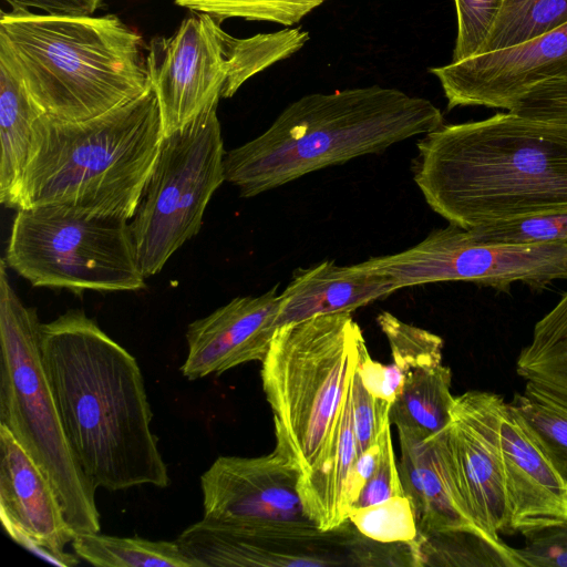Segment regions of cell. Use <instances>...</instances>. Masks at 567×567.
Wrapping results in <instances>:
<instances>
[{"mask_svg": "<svg viewBox=\"0 0 567 567\" xmlns=\"http://www.w3.org/2000/svg\"><path fill=\"white\" fill-rule=\"evenodd\" d=\"M399 433V474L417 525L416 538L470 532L487 536L472 518L447 461L441 431L426 439ZM499 542V540H496Z\"/></svg>", "mask_w": 567, "mask_h": 567, "instance_id": "d6986e66", "label": "cell"}, {"mask_svg": "<svg viewBox=\"0 0 567 567\" xmlns=\"http://www.w3.org/2000/svg\"><path fill=\"white\" fill-rule=\"evenodd\" d=\"M12 10L34 8L51 16H91L104 0H3Z\"/></svg>", "mask_w": 567, "mask_h": 567, "instance_id": "8d00e7d4", "label": "cell"}, {"mask_svg": "<svg viewBox=\"0 0 567 567\" xmlns=\"http://www.w3.org/2000/svg\"><path fill=\"white\" fill-rule=\"evenodd\" d=\"M363 342L350 312L321 315L278 328L261 361L275 436L299 465L300 481L327 462Z\"/></svg>", "mask_w": 567, "mask_h": 567, "instance_id": "8992f818", "label": "cell"}, {"mask_svg": "<svg viewBox=\"0 0 567 567\" xmlns=\"http://www.w3.org/2000/svg\"><path fill=\"white\" fill-rule=\"evenodd\" d=\"M0 60L43 114L85 121L150 89L142 37L117 16L1 11Z\"/></svg>", "mask_w": 567, "mask_h": 567, "instance_id": "277c9868", "label": "cell"}, {"mask_svg": "<svg viewBox=\"0 0 567 567\" xmlns=\"http://www.w3.org/2000/svg\"><path fill=\"white\" fill-rule=\"evenodd\" d=\"M146 62L165 136L221 97H231L257 74L256 40L235 38L215 17L199 12L172 35L152 39Z\"/></svg>", "mask_w": 567, "mask_h": 567, "instance_id": "30bf717a", "label": "cell"}, {"mask_svg": "<svg viewBox=\"0 0 567 567\" xmlns=\"http://www.w3.org/2000/svg\"><path fill=\"white\" fill-rule=\"evenodd\" d=\"M359 264L386 275L398 290L443 281H468L502 292L520 282L542 290L567 279V244L482 243L472 239L466 229L449 224L409 249Z\"/></svg>", "mask_w": 567, "mask_h": 567, "instance_id": "7c38bea8", "label": "cell"}, {"mask_svg": "<svg viewBox=\"0 0 567 567\" xmlns=\"http://www.w3.org/2000/svg\"><path fill=\"white\" fill-rule=\"evenodd\" d=\"M40 350L66 437L92 483L111 492L167 487L136 359L80 309L40 324Z\"/></svg>", "mask_w": 567, "mask_h": 567, "instance_id": "6da1fadb", "label": "cell"}, {"mask_svg": "<svg viewBox=\"0 0 567 567\" xmlns=\"http://www.w3.org/2000/svg\"><path fill=\"white\" fill-rule=\"evenodd\" d=\"M279 306L280 293L275 286L258 296L236 297L189 323L182 374L196 380L247 362H261L278 329Z\"/></svg>", "mask_w": 567, "mask_h": 567, "instance_id": "e0dca14e", "label": "cell"}, {"mask_svg": "<svg viewBox=\"0 0 567 567\" xmlns=\"http://www.w3.org/2000/svg\"><path fill=\"white\" fill-rule=\"evenodd\" d=\"M358 365V364H357ZM391 403L373 396L355 368L352 378V419L358 457L379 442L390 422Z\"/></svg>", "mask_w": 567, "mask_h": 567, "instance_id": "1f68e13d", "label": "cell"}, {"mask_svg": "<svg viewBox=\"0 0 567 567\" xmlns=\"http://www.w3.org/2000/svg\"><path fill=\"white\" fill-rule=\"evenodd\" d=\"M501 445L506 533L527 537L567 525V485L508 403L501 422Z\"/></svg>", "mask_w": 567, "mask_h": 567, "instance_id": "ac0fdd59", "label": "cell"}, {"mask_svg": "<svg viewBox=\"0 0 567 567\" xmlns=\"http://www.w3.org/2000/svg\"><path fill=\"white\" fill-rule=\"evenodd\" d=\"M379 444L380 453L375 468L364 483L350 511L365 508L405 494L395 463L390 424L383 430Z\"/></svg>", "mask_w": 567, "mask_h": 567, "instance_id": "d6a6232c", "label": "cell"}, {"mask_svg": "<svg viewBox=\"0 0 567 567\" xmlns=\"http://www.w3.org/2000/svg\"><path fill=\"white\" fill-rule=\"evenodd\" d=\"M396 290L395 284L386 275L360 264L338 266L334 261L324 260L299 268L280 292L277 327L321 315L351 313Z\"/></svg>", "mask_w": 567, "mask_h": 567, "instance_id": "ffe728a7", "label": "cell"}, {"mask_svg": "<svg viewBox=\"0 0 567 567\" xmlns=\"http://www.w3.org/2000/svg\"><path fill=\"white\" fill-rule=\"evenodd\" d=\"M217 106L163 136L158 157L130 224L142 272H159L197 235L215 190L225 181Z\"/></svg>", "mask_w": 567, "mask_h": 567, "instance_id": "9c48e42d", "label": "cell"}, {"mask_svg": "<svg viewBox=\"0 0 567 567\" xmlns=\"http://www.w3.org/2000/svg\"><path fill=\"white\" fill-rule=\"evenodd\" d=\"M0 260V424L7 426L51 481L75 534L99 533L97 488L66 437L40 350L37 310L13 290Z\"/></svg>", "mask_w": 567, "mask_h": 567, "instance_id": "52a82bcc", "label": "cell"}, {"mask_svg": "<svg viewBox=\"0 0 567 567\" xmlns=\"http://www.w3.org/2000/svg\"><path fill=\"white\" fill-rule=\"evenodd\" d=\"M447 107L511 111L537 85L567 79V24L524 43L431 68Z\"/></svg>", "mask_w": 567, "mask_h": 567, "instance_id": "9a60e30c", "label": "cell"}, {"mask_svg": "<svg viewBox=\"0 0 567 567\" xmlns=\"http://www.w3.org/2000/svg\"><path fill=\"white\" fill-rule=\"evenodd\" d=\"M466 230L472 239L488 244H567V208L494 221Z\"/></svg>", "mask_w": 567, "mask_h": 567, "instance_id": "4316f807", "label": "cell"}, {"mask_svg": "<svg viewBox=\"0 0 567 567\" xmlns=\"http://www.w3.org/2000/svg\"><path fill=\"white\" fill-rule=\"evenodd\" d=\"M301 470L276 440L262 456H219L200 477L204 518L247 527L316 525L298 491Z\"/></svg>", "mask_w": 567, "mask_h": 567, "instance_id": "4fadbf2b", "label": "cell"}, {"mask_svg": "<svg viewBox=\"0 0 567 567\" xmlns=\"http://www.w3.org/2000/svg\"><path fill=\"white\" fill-rule=\"evenodd\" d=\"M516 372L526 382L567 396V291L534 326L530 342L516 360Z\"/></svg>", "mask_w": 567, "mask_h": 567, "instance_id": "603a6c76", "label": "cell"}, {"mask_svg": "<svg viewBox=\"0 0 567 567\" xmlns=\"http://www.w3.org/2000/svg\"><path fill=\"white\" fill-rule=\"evenodd\" d=\"M163 141L157 100L138 97L85 121L41 114L18 197V208L60 204L133 218Z\"/></svg>", "mask_w": 567, "mask_h": 567, "instance_id": "5b68a950", "label": "cell"}, {"mask_svg": "<svg viewBox=\"0 0 567 567\" xmlns=\"http://www.w3.org/2000/svg\"><path fill=\"white\" fill-rule=\"evenodd\" d=\"M567 24V0H504L478 54L529 41Z\"/></svg>", "mask_w": 567, "mask_h": 567, "instance_id": "484cf974", "label": "cell"}, {"mask_svg": "<svg viewBox=\"0 0 567 567\" xmlns=\"http://www.w3.org/2000/svg\"><path fill=\"white\" fill-rule=\"evenodd\" d=\"M416 150L413 181L451 225L472 229L567 208V124L508 111L443 124Z\"/></svg>", "mask_w": 567, "mask_h": 567, "instance_id": "7a4b0ae2", "label": "cell"}, {"mask_svg": "<svg viewBox=\"0 0 567 567\" xmlns=\"http://www.w3.org/2000/svg\"><path fill=\"white\" fill-rule=\"evenodd\" d=\"M194 567L230 566H379L399 565L402 544H384L362 535L348 519L332 529L285 524L247 527L203 517L176 539Z\"/></svg>", "mask_w": 567, "mask_h": 567, "instance_id": "8fae6325", "label": "cell"}, {"mask_svg": "<svg viewBox=\"0 0 567 567\" xmlns=\"http://www.w3.org/2000/svg\"><path fill=\"white\" fill-rule=\"evenodd\" d=\"M431 101L380 85L311 93L257 137L225 154V181L245 198L312 172L380 154L443 125Z\"/></svg>", "mask_w": 567, "mask_h": 567, "instance_id": "3957f363", "label": "cell"}, {"mask_svg": "<svg viewBox=\"0 0 567 567\" xmlns=\"http://www.w3.org/2000/svg\"><path fill=\"white\" fill-rule=\"evenodd\" d=\"M509 112L536 120L567 124V79L537 85Z\"/></svg>", "mask_w": 567, "mask_h": 567, "instance_id": "836d02e7", "label": "cell"}, {"mask_svg": "<svg viewBox=\"0 0 567 567\" xmlns=\"http://www.w3.org/2000/svg\"><path fill=\"white\" fill-rule=\"evenodd\" d=\"M4 260L34 287L81 295L146 286L127 219L69 205L18 209Z\"/></svg>", "mask_w": 567, "mask_h": 567, "instance_id": "ba28073f", "label": "cell"}, {"mask_svg": "<svg viewBox=\"0 0 567 567\" xmlns=\"http://www.w3.org/2000/svg\"><path fill=\"white\" fill-rule=\"evenodd\" d=\"M457 37L452 62L480 53L501 11L504 0H454Z\"/></svg>", "mask_w": 567, "mask_h": 567, "instance_id": "4dcf8cb0", "label": "cell"}, {"mask_svg": "<svg viewBox=\"0 0 567 567\" xmlns=\"http://www.w3.org/2000/svg\"><path fill=\"white\" fill-rule=\"evenodd\" d=\"M348 519L362 535L379 543L411 544L417 536L414 511L405 494L350 511Z\"/></svg>", "mask_w": 567, "mask_h": 567, "instance_id": "f1b7e54d", "label": "cell"}, {"mask_svg": "<svg viewBox=\"0 0 567 567\" xmlns=\"http://www.w3.org/2000/svg\"><path fill=\"white\" fill-rule=\"evenodd\" d=\"M179 7L218 19L243 18L282 25L299 22L326 0H174Z\"/></svg>", "mask_w": 567, "mask_h": 567, "instance_id": "83f0119b", "label": "cell"}, {"mask_svg": "<svg viewBox=\"0 0 567 567\" xmlns=\"http://www.w3.org/2000/svg\"><path fill=\"white\" fill-rule=\"evenodd\" d=\"M522 548H515L523 567H567V525L526 537Z\"/></svg>", "mask_w": 567, "mask_h": 567, "instance_id": "e575fe53", "label": "cell"}, {"mask_svg": "<svg viewBox=\"0 0 567 567\" xmlns=\"http://www.w3.org/2000/svg\"><path fill=\"white\" fill-rule=\"evenodd\" d=\"M506 402L488 391L454 396L450 423L441 431L447 461L475 524L502 540L507 527L501 422Z\"/></svg>", "mask_w": 567, "mask_h": 567, "instance_id": "5bb4252c", "label": "cell"}, {"mask_svg": "<svg viewBox=\"0 0 567 567\" xmlns=\"http://www.w3.org/2000/svg\"><path fill=\"white\" fill-rule=\"evenodd\" d=\"M41 114L20 76L0 60V202L8 208H18L33 127Z\"/></svg>", "mask_w": 567, "mask_h": 567, "instance_id": "44dd1931", "label": "cell"}, {"mask_svg": "<svg viewBox=\"0 0 567 567\" xmlns=\"http://www.w3.org/2000/svg\"><path fill=\"white\" fill-rule=\"evenodd\" d=\"M0 517L19 545L38 557L63 567L80 557L65 551L75 533L47 474L10 430L0 424Z\"/></svg>", "mask_w": 567, "mask_h": 567, "instance_id": "2e32d148", "label": "cell"}, {"mask_svg": "<svg viewBox=\"0 0 567 567\" xmlns=\"http://www.w3.org/2000/svg\"><path fill=\"white\" fill-rule=\"evenodd\" d=\"M377 322L389 341L393 363L403 375L413 368L442 362L441 337L406 323L388 311L381 312Z\"/></svg>", "mask_w": 567, "mask_h": 567, "instance_id": "f546056e", "label": "cell"}, {"mask_svg": "<svg viewBox=\"0 0 567 567\" xmlns=\"http://www.w3.org/2000/svg\"><path fill=\"white\" fill-rule=\"evenodd\" d=\"M72 547L86 563L99 567H194L176 540H150L99 533L76 534Z\"/></svg>", "mask_w": 567, "mask_h": 567, "instance_id": "cb8c5ba5", "label": "cell"}, {"mask_svg": "<svg viewBox=\"0 0 567 567\" xmlns=\"http://www.w3.org/2000/svg\"><path fill=\"white\" fill-rule=\"evenodd\" d=\"M357 370L364 388L375 398L393 403L403 384L404 375L392 363L384 365L374 361L368 351L365 341L360 347Z\"/></svg>", "mask_w": 567, "mask_h": 567, "instance_id": "d590c367", "label": "cell"}, {"mask_svg": "<svg viewBox=\"0 0 567 567\" xmlns=\"http://www.w3.org/2000/svg\"><path fill=\"white\" fill-rule=\"evenodd\" d=\"M452 373L442 362L413 368L390 409V422L398 432L426 439L442 431L451 420L454 396Z\"/></svg>", "mask_w": 567, "mask_h": 567, "instance_id": "7402d4cb", "label": "cell"}, {"mask_svg": "<svg viewBox=\"0 0 567 567\" xmlns=\"http://www.w3.org/2000/svg\"><path fill=\"white\" fill-rule=\"evenodd\" d=\"M508 404L567 485V396L526 382Z\"/></svg>", "mask_w": 567, "mask_h": 567, "instance_id": "d4e9b609", "label": "cell"}]
</instances>
